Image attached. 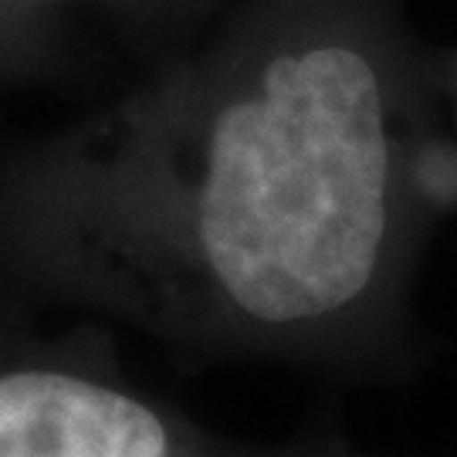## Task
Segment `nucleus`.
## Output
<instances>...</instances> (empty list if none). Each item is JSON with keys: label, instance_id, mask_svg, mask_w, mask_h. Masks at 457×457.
I'll use <instances>...</instances> for the list:
<instances>
[{"label": "nucleus", "instance_id": "4", "mask_svg": "<svg viewBox=\"0 0 457 457\" xmlns=\"http://www.w3.org/2000/svg\"><path fill=\"white\" fill-rule=\"evenodd\" d=\"M0 7H7V11H14V14L31 17V21H41V24L54 28V24L48 21V14H45L48 0H0ZM54 31H62V28H54Z\"/></svg>", "mask_w": 457, "mask_h": 457}, {"label": "nucleus", "instance_id": "1", "mask_svg": "<svg viewBox=\"0 0 457 457\" xmlns=\"http://www.w3.org/2000/svg\"><path fill=\"white\" fill-rule=\"evenodd\" d=\"M417 88L390 0H245L0 156V295L190 370H386L420 230Z\"/></svg>", "mask_w": 457, "mask_h": 457}, {"label": "nucleus", "instance_id": "3", "mask_svg": "<svg viewBox=\"0 0 457 457\" xmlns=\"http://www.w3.org/2000/svg\"><path fill=\"white\" fill-rule=\"evenodd\" d=\"M315 457H373L356 451L353 444L339 437L336 430H315Z\"/></svg>", "mask_w": 457, "mask_h": 457}, {"label": "nucleus", "instance_id": "2", "mask_svg": "<svg viewBox=\"0 0 457 457\" xmlns=\"http://www.w3.org/2000/svg\"><path fill=\"white\" fill-rule=\"evenodd\" d=\"M0 295V457H315V430L247 441L136 383L109 328H45Z\"/></svg>", "mask_w": 457, "mask_h": 457}]
</instances>
